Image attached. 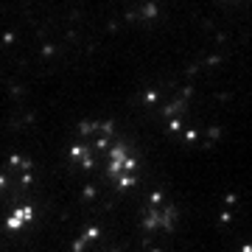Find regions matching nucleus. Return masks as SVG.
<instances>
[{
  "label": "nucleus",
  "instance_id": "obj_1",
  "mask_svg": "<svg viewBox=\"0 0 252 252\" xmlns=\"http://www.w3.org/2000/svg\"><path fill=\"white\" fill-rule=\"evenodd\" d=\"M70 160L87 174L112 182L115 188H132L140 174V162L132 146L109 124H98V121H90L79 129L70 146Z\"/></svg>",
  "mask_w": 252,
  "mask_h": 252
}]
</instances>
